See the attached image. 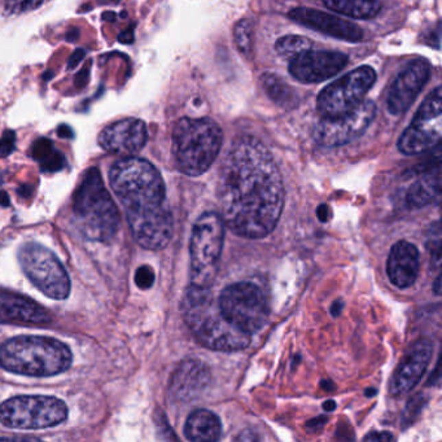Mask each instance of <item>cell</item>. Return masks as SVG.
Listing matches in <instances>:
<instances>
[{
  "instance_id": "6da1fadb",
  "label": "cell",
  "mask_w": 442,
  "mask_h": 442,
  "mask_svg": "<svg viewBox=\"0 0 442 442\" xmlns=\"http://www.w3.org/2000/svg\"><path fill=\"white\" fill-rule=\"evenodd\" d=\"M217 195L223 223L246 239H262L279 222L286 188L268 148L252 137L233 143L222 163Z\"/></svg>"
},
{
  "instance_id": "7a4b0ae2",
  "label": "cell",
  "mask_w": 442,
  "mask_h": 442,
  "mask_svg": "<svg viewBox=\"0 0 442 442\" xmlns=\"http://www.w3.org/2000/svg\"><path fill=\"white\" fill-rule=\"evenodd\" d=\"M182 315L194 336L208 349L237 351L251 344V335L223 316L210 288L189 286L182 300Z\"/></svg>"
},
{
  "instance_id": "3957f363",
  "label": "cell",
  "mask_w": 442,
  "mask_h": 442,
  "mask_svg": "<svg viewBox=\"0 0 442 442\" xmlns=\"http://www.w3.org/2000/svg\"><path fill=\"white\" fill-rule=\"evenodd\" d=\"M109 182L126 210V218L167 207L163 176L147 160L134 156L118 160L110 167Z\"/></svg>"
},
{
  "instance_id": "277c9868",
  "label": "cell",
  "mask_w": 442,
  "mask_h": 442,
  "mask_svg": "<svg viewBox=\"0 0 442 442\" xmlns=\"http://www.w3.org/2000/svg\"><path fill=\"white\" fill-rule=\"evenodd\" d=\"M71 362L69 348L56 338L20 336L0 347V367L23 376H55L65 373Z\"/></svg>"
},
{
  "instance_id": "5b68a950",
  "label": "cell",
  "mask_w": 442,
  "mask_h": 442,
  "mask_svg": "<svg viewBox=\"0 0 442 442\" xmlns=\"http://www.w3.org/2000/svg\"><path fill=\"white\" fill-rule=\"evenodd\" d=\"M73 217L78 231L91 242H108L118 230V209L96 167L86 172L74 194Z\"/></svg>"
},
{
  "instance_id": "8992f818",
  "label": "cell",
  "mask_w": 442,
  "mask_h": 442,
  "mask_svg": "<svg viewBox=\"0 0 442 442\" xmlns=\"http://www.w3.org/2000/svg\"><path fill=\"white\" fill-rule=\"evenodd\" d=\"M223 132L210 118H182L173 130V154L176 167L189 176L209 170L221 151Z\"/></svg>"
},
{
  "instance_id": "52a82bcc",
  "label": "cell",
  "mask_w": 442,
  "mask_h": 442,
  "mask_svg": "<svg viewBox=\"0 0 442 442\" xmlns=\"http://www.w3.org/2000/svg\"><path fill=\"white\" fill-rule=\"evenodd\" d=\"M224 242V223L216 211L201 214L195 222L191 236V286L210 288L220 268Z\"/></svg>"
},
{
  "instance_id": "ba28073f",
  "label": "cell",
  "mask_w": 442,
  "mask_h": 442,
  "mask_svg": "<svg viewBox=\"0 0 442 442\" xmlns=\"http://www.w3.org/2000/svg\"><path fill=\"white\" fill-rule=\"evenodd\" d=\"M67 417V405L56 397H12L0 405V423L13 430L52 428Z\"/></svg>"
},
{
  "instance_id": "9c48e42d",
  "label": "cell",
  "mask_w": 442,
  "mask_h": 442,
  "mask_svg": "<svg viewBox=\"0 0 442 442\" xmlns=\"http://www.w3.org/2000/svg\"><path fill=\"white\" fill-rule=\"evenodd\" d=\"M218 305L231 325L251 336L268 322V300L255 283L240 281L229 286L222 291Z\"/></svg>"
},
{
  "instance_id": "30bf717a",
  "label": "cell",
  "mask_w": 442,
  "mask_h": 442,
  "mask_svg": "<svg viewBox=\"0 0 442 442\" xmlns=\"http://www.w3.org/2000/svg\"><path fill=\"white\" fill-rule=\"evenodd\" d=\"M19 259L25 275L47 297L54 300L68 299L69 275L58 257L48 248L36 243H27L20 249Z\"/></svg>"
},
{
  "instance_id": "8fae6325",
  "label": "cell",
  "mask_w": 442,
  "mask_h": 442,
  "mask_svg": "<svg viewBox=\"0 0 442 442\" xmlns=\"http://www.w3.org/2000/svg\"><path fill=\"white\" fill-rule=\"evenodd\" d=\"M376 81L375 70L363 65L351 70L322 90L316 100V110L322 118H336L356 109Z\"/></svg>"
},
{
  "instance_id": "7c38bea8",
  "label": "cell",
  "mask_w": 442,
  "mask_h": 442,
  "mask_svg": "<svg viewBox=\"0 0 442 442\" xmlns=\"http://www.w3.org/2000/svg\"><path fill=\"white\" fill-rule=\"evenodd\" d=\"M442 91L441 86L432 91L415 113L401 138L398 150L404 154H420L431 151L441 141Z\"/></svg>"
},
{
  "instance_id": "4fadbf2b",
  "label": "cell",
  "mask_w": 442,
  "mask_h": 442,
  "mask_svg": "<svg viewBox=\"0 0 442 442\" xmlns=\"http://www.w3.org/2000/svg\"><path fill=\"white\" fill-rule=\"evenodd\" d=\"M376 115V105L363 100L356 109L336 118H322L315 126L314 140L322 147H341L360 138Z\"/></svg>"
},
{
  "instance_id": "5bb4252c",
  "label": "cell",
  "mask_w": 442,
  "mask_h": 442,
  "mask_svg": "<svg viewBox=\"0 0 442 442\" xmlns=\"http://www.w3.org/2000/svg\"><path fill=\"white\" fill-rule=\"evenodd\" d=\"M348 61V56L341 52L307 49L291 58L290 73L303 83H319L336 75Z\"/></svg>"
},
{
  "instance_id": "9a60e30c",
  "label": "cell",
  "mask_w": 442,
  "mask_h": 442,
  "mask_svg": "<svg viewBox=\"0 0 442 442\" xmlns=\"http://www.w3.org/2000/svg\"><path fill=\"white\" fill-rule=\"evenodd\" d=\"M431 75V65L427 60H415L399 73L393 82L386 99L388 112L392 116L404 115L415 102Z\"/></svg>"
},
{
  "instance_id": "2e32d148",
  "label": "cell",
  "mask_w": 442,
  "mask_h": 442,
  "mask_svg": "<svg viewBox=\"0 0 442 442\" xmlns=\"http://www.w3.org/2000/svg\"><path fill=\"white\" fill-rule=\"evenodd\" d=\"M432 354L433 344L428 338L418 340L408 348L391 379L392 396H402L415 388L431 362Z\"/></svg>"
},
{
  "instance_id": "e0dca14e",
  "label": "cell",
  "mask_w": 442,
  "mask_h": 442,
  "mask_svg": "<svg viewBox=\"0 0 442 442\" xmlns=\"http://www.w3.org/2000/svg\"><path fill=\"white\" fill-rule=\"evenodd\" d=\"M147 139V126L141 119L125 118L100 132L99 146L109 153L130 157L144 148Z\"/></svg>"
},
{
  "instance_id": "ac0fdd59",
  "label": "cell",
  "mask_w": 442,
  "mask_h": 442,
  "mask_svg": "<svg viewBox=\"0 0 442 442\" xmlns=\"http://www.w3.org/2000/svg\"><path fill=\"white\" fill-rule=\"evenodd\" d=\"M130 230L138 244L150 251L163 249L170 243L174 231L173 216L169 207L128 218Z\"/></svg>"
},
{
  "instance_id": "d6986e66",
  "label": "cell",
  "mask_w": 442,
  "mask_h": 442,
  "mask_svg": "<svg viewBox=\"0 0 442 442\" xmlns=\"http://www.w3.org/2000/svg\"><path fill=\"white\" fill-rule=\"evenodd\" d=\"M290 19L306 27L318 30L323 34L338 38L347 42H358L363 38V33L360 26L354 23L338 19L334 14L316 11L313 8L299 7L290 12Z\"/></svg>"
},
{
  "instance_id": "ffe728a7",
  "label": "cell",
  "mask_w": 442,
  "mask_h": 442,
  "mask_svg": "<svg viewBox=\"0 0 442 442\" xmlns=\"http://www.w3.org/2000/svg\"><path fill=\"white\" fill-rule=\"evenodd\" d=\"M52 316L39 303L17 294L0 290V325H47Z\"/></svg>"
},
{
  "instance_id": "44dd1931",
  "label": "cell",
  "mask_w": 442,
  "mask_h": 442,
  "mask_svg": "<svg viewBox=\"0 0 442 442\" xmlns=\"http://www.w3.org/2000/svg\"><path fill=\"white\" fill-rule=\"evenodd\" d=\"M210 383L208 366L198 360L182 362L172 376L170 392L175 399L189 401L200 396Z\"/></svg>"
},
{
  "instance_id": "7402d4cb",
  "label": "cell",
  "mask_w": 442,
  "mask_h": 442,
  "mask_svg": "<svg viewBox=\"0 0 442 442\" xmlns=\"http://www.w3.org/2000/svg\"><path fill=\"white\" fill-rule=\"evenodd\" d=\"M419 268V251L415 245L406 240L393 245L386 262V272L393 286L398 288L411 287L418 279Z\"/></svg>"
},
{
  "instance_id": "603a6c76",
  "label": "cell",
  "mask_w": 442,
  "mask_h": 442,
  "mask_svg": "<svg viewBox=\"0 0 442 442\" xmlns=\"http://www.w3.org/2000/svg\"><path fill=\"white\" fill-rule=\"evenodd\" d=\"M221 433V420L209 410H196L187 418L185 434L189 441H217Z\"/></svg>"
},
{
  "instance_id": "cb8c5ba5",
  "label": "cell",
  "mask_w": 442,
  "mask_h": 442,
  "mask_svg": "<svg viewBox=\"0 0 442 442\" xmlns=\"http://www.w3.org/2000/svg\"><path fill=\"white\" fill-rule=\"evenodd\" d=\"M328 10L356 20H370L382 11L380 0H323Z\"/></svg>"
},
{
  "instance_id": "d4e9b609",
  "label": "cell",
  "mask_w": 442,
  "mask_h": 442,
  "mask_svg": "<svg viewBox=\"0 0 442 442\" xmlns=\"http://www.w3.org/2000/svg\"><path fill=\"white\" fill-rule=\"evenodd\" d=\"M441 194V176L440 170L434 174L426 175L408 188L406 201L411 208H420L428 205Z\"/></svg>"
},
{
  "instance_id": "484cf974",
  "label": "cell",
  "mask_w": 442,
  "mask_h": 442,
  "mask_svg": "<svg viewBox=\"0 0 442 442\" xmlns=\"http://www.w3.org/2000/svg\"><path fill=\"white\" fill-rule=\"evenodd\" d=\"M265 91L275 104L291 109L297 104V93L278 75L265 73L261 78Z\"/></svg>"
},
{
  "instance_id": "4316f807",
  "label": "cell",
  "mask_w": 442,
  "mask_h": 442,
  "mask_svg": "<svg viewBox=\"0 0 442 442\" xmlns=\"http://www.w3.org/2000/svg\"><path fill=\"white\" fill-rule=\"evenodd\" d=\"M33 157L38 163H40V167L46 173H55L64 167L65 159L64 156L54 148V144L49 139L42 138L38 139L33 144L32 148Z\"/></svg>"
},
{
  "instance_id": "83f0119b",
  "label": "cell",
  "mask_w": 442,
  "mask_h": 442,
  "mask_svg": "<svg viewBox=\"0 0 442 442\" xmlns=\"http://www.w3.org/2000/svg\"><path fill=\"white\" fill-rule=\"evenodd\" d=\"M313 43L310 39L301 35H286L277 40L275 49L284 58H293L303 51L312 49Z\"/></svg>"
},
{
  "instance_id": "f1b7e54d",
  "label": "cell",
  "mask_w": 442,
  "mask_h": 442,
  "mask_svg": "<svg viewBox=\"0 0 442 442\" xmlns=\"http://www.w3.org/2000/svg\"><path fill=\"white\" fill-rule=\"evenodd\" d=\"M233 38L235 43L239 48V51L244 55L251 54L252 51V42H253V23L248 19L242 20L236 23L233 29Z\"/></svg>"
},
{
  "instance_id": "f546056e",
  "label": "cell",
  "mask_w": 442,
  "mask_h": 442,
  "mask_svg": "<svg viewBox=\"0 0 442 442\" xmlns=\"http://www.w3.org/2000/svg\"><path fill=\"white\" fill-rule=\"evenodd\" d=\"M427 249L431 255L432 266L440 270V265H441V226L439 222L432 226L431 233L428 235Z\"/></svg>"
},
{
  "instance_id": "4dcf8cb0",
  "label": "cell",
  "mask_w": 442,
  "mask_h": 442,
  "mask_svg": "<svg viewBox=\"0 0 442 442\" xmlns=\"http://www.w3.org/2000/svg\"><path fill=\"white\" fill-rule=\"evenodd\" d=\"M43 0H7V8L11 13H23L38 8Z\"/></svg>"
},
{
  "instance_id": "1f68e13d",
  "label": "cell",
  "mask_w": 442,
  "mask_h": 442,
  "mask_svg": "<svg viewBox=\"0 0 442 442\" xmlns=\"http://www.w3.org/2000/svg\"><path fill=\"white\" fill-rule=\"evenodd\" d=\"M135 283L140 290H150L154 283V272L150 266H140L135 274Z\"/></svg>"
},
{
  "instance_id": "d6a6232c",
  "label": "cell",
  "mask_w": 442,
  "mask_h": 442,
  "mask_svg": "<svg viewBox=\"0 0 442 442\" xmlns=\"http://www.w3.org/2000/svg\"><path fill=\"white\" fill-rule=\"evenodd\" d=\"M14 143H16L14 131L7 130L0 139V159L8 157L12 152L14 151Z\"/></svg>"
},
{
  "instance_id": "836d02e7",
  "label": "cell",
  "mask_w": 442,
  "mask_h": 442,
  "mask_svg": "<svg viewBox=\"0 0 442 442\" xmlns=\"http://www.w3.org/2000/svg\"><path fill=\"white\" fill-rule=\"evenodd\" d=\"M391 440H393V436L391 433H388V432H382V433L373 432V433H370V434H367L364 437V441L370 442L391 441Z\"/></svg>"
},
{
  "instance_id": "e575fe53",
  "label": "cell",
  "mask_w": 442,
  "mask_h": 442,
  "mask_svg": "<svg viewBox=\"0 0 442 442\" xmlns=\"http://www.w3.org/2000/svg\"><path fill=\"white\" fill-rule=\"evenodd\" d=\"M84 58V51L83 49H75L73 54H71V56H70L69 60H68V68L69 69H73V68H75L80 62H81L82 60Z\"/></svg>"
},
{
  "instance_id": "d590c367",
  "label": "cell",
  "mask_w": 442,
  "mask_h": 442,
  "mask_svg": "<svg viewBox=\"0 0 442 442\" xmlns=\"http://www.w3.org/2000/svg\"><path fill=\"white\" fill-rule=\"evenodd\" d=\"M89 78H90V67H87L86 69H82L81 71L77 74V77H75V80H74V83H75V86H77V87H83V86H86V83L89 81Z\"/></svg>"
},
{
  "instance_id": "8d00e7d4",
  "label": "cell",
  "mask_w": 442,
  "mask_h": 442,
  "mask_svg": "<svg viewBox=\"0 0 442 442\" xmlns=\"http://www.w3.org/2000/svg\"><path fill=\"white\" fill-rule=\"evenodd\" d=\"M118 42L122 43V45H131L134 42L132 29L130 27L128 30H125V32H122L121 34L118 35Z\"/></svg>"
},
{
  "instance_id": "74e56055",
  "label": "cell",
  "mask_w": 442,
  "mask_h": 442,
  "mask_svg": "<svg viewBox=\"0 0 442 442\" xmlns=\"http://www.w3.org/2000/svg\"><path fill=\"white\" fill-rule=\"evenodd\" d=\"M58 135L60 138H64V139H71L74 132L68 125H60V128H58Z\"/></svg>"
},
{
  "instance_id": "f35d334b",
  "label": "cell",
  "mask_w": 442,
  "mask_h": 442,
  "mask_svg": "<svg viewBox=\"0 0 442 442\" xmlns=\"http://www.w3.org/2000/svg\"><path fill=\"white\" fill-rule=\"evenodd\" d=\"M328 207L327 205H321L319 208H318V210H316V213H318V218L321 220L322 222H327L328 220H329V216H327L328 214Z\"/></svg>"
},
{
  "instance_id": "ab89813d",
  "label": "cell",
  "mask_w": 442,
  "mask_h": 442,
  "mask_svg": "<svg viewBox=\"0 0 442 442\" xmlns=\"http://www.w3.org/2000/svg\"><path fill=\"white\" fill-rule=\"evenodd\" d=\"M341 310H342V301L338 300V301H335V303H334V305H332L331 313H332V315H334V316H338V315L341 313Z\"/></svg>"
},
{
  "instance_id": "60d3db41",
  "label": "cell",
  "mask_w": 442,
  "mask_h": 442,
  "mask_svg": "<svg viewBox=\"0 0 442 442\" xmlns=\"http://www.w3.org/2000/svg\"><path fill=\"white\" fill-rule=\"evenodd\" d=\"M116 13L115 12H105V13H103V16H102V19L104 20V21H106V23H113L115 20H116Z\"/></svg>"
},
{
  "instance_id": "b9f144b4",
  "label": "cell",
  "mask_w": 442,
  "mask_h": 442,
  "mask_svg": "<svg viewBox=\"0 0 442 442\" xmlns=\"http://www.w3.org/2000/svg\"><path fill=\"white\" fill-rule=\"evenodd\" d=\"M323 408H325L326 411H334V410L336 408V404H335V401L329 399V401H326V402L323 404Z\"/></svg>"
},
{
  "instance_id": "7bdbcfd3",
  "label": "cell",
  "mask_w": 442,
  "mask_h": 442,
  "mask_svg": "<svg viewBox=\"0 0 442 442\" xmlns=\"http://www.w3.org/2000/svg\"><path fill=\"white\" fill-rule=\"evenodd\" d=\"M434 291L437 294L441 293V277L440 275L436 278V281H434Z\"/></svg>"
}]
</instances>
